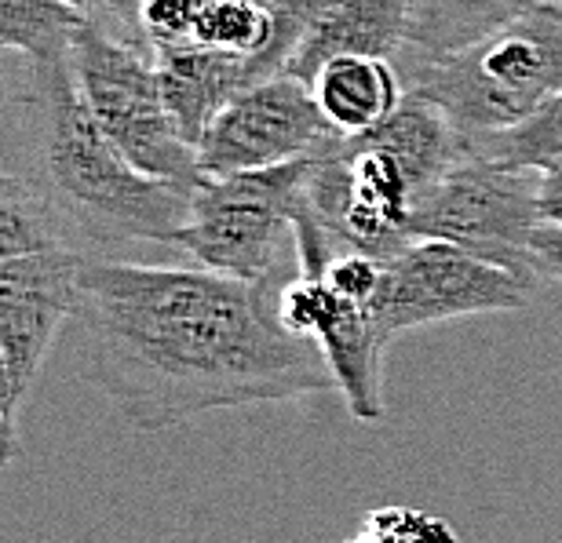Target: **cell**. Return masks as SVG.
<instances>
[{
    "label": "cell",
    "mask_w": 562,
    "mask_h": 543,
    "mask_svg": "<svg viewBox=\"0 0 562 543\" xmlns=\"http://www.w3.org/2000/svg\"><path fill=\"white\" fill-rule=\"evenodd\" d=\"M333 0H271V44L252 59V77H274L285 70L289 55L296 52V44L307 37V30L318 22V15L329 8Z\"/></svg>",
    "instance_id": "ffe728a7"
},
{
    "label": "cell",
    "mask_w": 562,
    "mask_h": 543,
    "mask_svg": "<svg viewBox=\"0 0 562 543\" xmlns=\"http://www.w3.org/2000/svg\"><path fill=\"white\" fill-rule=\"evenodd\" d=\"M468 150L438 106L409 95L355 135H333L311 165V208L336 241L373 259L409 245V208Z\"/></svg>",
    "instance_id": "3957f363"
},
{
    "label": "cell",
    "mask_w": 562,
    "mask_h": 543,
    "mask_svg": "<svg viewBox=\"0 0 562 543\" xmlns=\"http://www.w3.org/2000/svg\"><path fill=\"white\" fill-rule=\"evenodd\" d=\"M154 59H157V77H161L165 106L172 113L179 135L194 150L205 139L209 124L223 113V106L249 84H256L249 55L205 48V44L168 48L157 52Z\"/></svg>",
    "instance_id": "7c38bea8"
},
{
    "label": "cell",
    "mask_w": 562,
    "mask_h": 543,
    "mask_svg": "<svg viewBox=\"0 0 562 543\" xmlns=\"http://www.w3.org/2000/svg\"><path fill=\"white\" fill-rule=\"evenodd\" d=\"M260 4H263V8H267V4H271V0H260Z\"/></svg>",
    "instance_id": "484cf974"
},
{
    "label": "cell",
    "mask_w": 562,
    "mask_h": 543,
    "mask_svg": "<svg viewBox=\"0 0 562 543\" xmlns=\"http://www.w3.org/2000/svg\"><path fill=\"white\" fill-rule=\"evenodd\" d=\"M333 135L340 132L322 113L311 84L274 73L249 84L223 106L198 146V168L201 176L274 168L318 154Z\"/></svg>",
    "instance_id": "9c48e42d"
},
{
    "label": "cell",
    "mask_w": 562,
    "mask_h": 543,
    "mask_svg": "<svg viewBox=\"0 0 562 543\" xmlns=\"http://www.w3.org/2000/svg\"><path fill=\"white\" fill-rule=\"evenodd\" d=\"M85 19L70 0H0V52H19L26 63L66 59Z\"/></svg>",
    "instance_id": "2e32d148"
},
{
    "label": "cell",
    "mask_w": 562,
    "mask_h": 543,
    "mask_svg": "<svg viewBox=\"0 0 562 543\" xmlns=\"http://www.w3.org/2000/svg\"><path fill=\"white\" fill-rule=\"evenodd\" d=\"M26 110L33 143L30 183L52 201L88 256L125 245H172L190 216V190L139 172L92 117L70 55L30 63Z\"/></svg>",
    "instance_id": "7a4b0ae2"
},
{
    "label": "cell",
    "mask_w": 562,
    "mask_h": 543,
    "mask_svg": "<svg viewBox=\"0 0 562 543\" xmlns=\"http://www.w3.org/2000/svg\"><path fill=\"white\" fill-rule=\"evenodd\" d=\"M530 267L541 285L562 281V223H537L530 234Z\"/></svg>",
    "instance_id": "44dd1931"
},
{
    "label": "cell",
    "mask_w": 562,
    "mask_h": 543,
    "mask_svg": "<svg viewBox=\"0 0 562 543\" xmlns=\"http://www.w3.org/2000/svg\"><path fill=\"white\" fill-rule=\"evenodd\" d=\"M537 208H541L544 223H562V165L541 172V183H537Z\"/></svg>",
    "instance_id": "7402d4cb"
},
{
    "label": "cell",
    "mask_w": 562,
    "mask_h": 543,
    "mask_svg": "<svg viewBox=\"0 0 562 543\" xmlns=\"http://www.w3.org/2000/svg\"><path fill=\"white\" fill-rule=\"evenodd\" d=\"M322 113L340 135L373 128L395 113L406 99V81L391 59H369V55H340L325 63L311 81Z\"/></svg>",
    "instance_id": "4fadbf2b"
},
{
    "label": "cell",
    "mask_w": 562,
    "mask_h": 543,
    "mask_svg": "<svg viewBox=\"0 0 562 543\" xmlns=\"http://www.w3.org/2000/svg\"><path fill=\"white\" fill-rule=\"evenodd\" d=\"M311 165L314 154L256 172L201 176L172 248L245 285H271L296 274V223L311 205Z\"/></svg>",
    "instance_id": "5b68a950"
},
{
    "label": "cell",
    "mask_w": 562,
    "mask_h": 543,
    "mask_svg": "<svg viewBox=\"0 0 562 543\" xmlns=\"http://www.w3.org/2000/svg\"><path fill=\"white\" fill-rule=\"evenodd\" d=\"M8 106V84H4V77H0V113H4Z\"/></svg>",
    "instance_id": "d4e9b609"
},
{
    "label": "cell",
    "mask_w": 562,
    "mask_h": 543,
    "mask_svg": "<svg viewBox=\"0 0 562 543\" xmlns=\"http://www.w3.org/2000/svg\"><path fill=\"white\" fill-rule=\"evenodd\" d=\"M402 81L468 143L512 128L562 92V4L533 0L486 37L406 66Z\"/></svg>",
    "instance_id": "277c9868"
},
{
    "label": "cell",
    "mask_w": 562,
    "mask_h": 543,
    "mask_svg": "<svg viewBox=\"0 0 562 543\" xmlns=\"http://www.w3.org/2000/svg\"><path fill=\"white\" fill-rule=\"evenodd\" d=\"M409 26L413 0H333L307 30V37L296 44L281 73L311 84L322 66L340 55L395 63L398 55H406Z\"/></svg>",
    "instance_id": "8fae6325"
},
{
    "label": "cell",
    "mask_w": 562,
    "mask_h": 543,
    "mask_svg": "<svg viewBox=\"0 0 562 543\" xmlns=\"http://www.w3.org/2000/svg\"><path fill=\"white\" fill-rule=\"evenodd\" d=\"M194 44L256 59L271 44V11L260 0H198Z\"/></svg>",
    "instance_id": "ac0fdd59"
},
{
    "label": "cell",
    "mask_w": 562,
    "mask_h": 543,
    "mask_svg": "<svg viewBox=\"0 0 562 543\" xmlns=\"http://www.w3.org/2000/svg\"><path fill=\"white\" fill-rule=\"evenodd\" d=\"M541 172H515L464 150L409 208V241H449L471 256L537 281L530 267V234L541 223L537 208Z\"/></svg>",
    "instance_id": "52a82bcc"
},
{
    "label": "cell",
    "mask_w": 562,
    "mask_h": 543,
    "mask_svg": "<svg viewBox=\"0 0 562 543\" xmlns=\"http://www.w3.org/2000/svg\"><path fill=\"white\" fill-rule=\"evenodd\" d=\"M533 0H413L406 66L457 52L522 15Z\"/></svg>",
    "instance_id": "5bb4252c"
},
{
    "label": "cell",
    "mask_w": 562,
    "mask_h": 543,
    "mask_svg": "<svg viewBox=\"0 0 562 543\" xmlns=\"http://www.w3.org/2000/svg\"><path fill=\"white\" fill-rule=\"evenodd\" d=\"M533 296V281L508 267L471 256L449 241H409L398 256L384 259L373 310L384 332L395 339L475 314L522 310Z\"/></svg>",
    "instance_id": "ba28073f"
},
{
    "label": "cell",
    "mask_w": 562,
    "mask_h": 543,
    "mask_svg": "<svg viewBox=\"0 0 562 543\" xmlns=\"http://www.w3.org/2000/svg\"><path fill=\"white\" fill-rule=\"evenodd\" d=\"M468 146L486 161L515 168V172H548V168L562 165V92L548 99L541 110H533L526 121L482 135Z\"/></svg>",
    "instance_id": "e0dca14e"
},
{
    "label": "cell",
    "mask_w": 562,
    "mask_h": 543,
    "mask_svg": "<svg viewBox=\"0 0 562 543\" xmlns=\"http://www.w3.org/2000/svg\"><path fill=\"white\" fill-rule=\"evenodd\" d=\"M344 543H460V536L446 518L417 507H376Z\"/></svg>",
    "instance_id": "d6986e66"
},
{
    "label": "cell",
    "mask_w": 562,
    "mask_h": 543,
    "mask_svg": "<svg viewBox=\"0 0 562 543\" xmlns=\"http://www.w3.org/2000/svg\"><path fill=\"white\" fill-rule=\"evenodd\" d=\"M19 456V438H15V416L4 409V398H0V467H11Z\"/></svg>",
    "instance_id": "603a6c76"
},
{
    "label": "cell",
    "mask_w": 562,
    "mask_h": 543,
    "mask_svg": "<svg viewBox=\"0 0 562 543\" xmlns=\"http://www.w3.org/2000/svg\"><path fill=\"white\" fill-rule=\"evenodd\" d=\"M44 248H81L52 201L26 176L0 172V263ZM85 252V248H81Z\"/></svg>",
    "instance_id": "9a60e30c"
},
{
    "label": "cell",
    "mask_w": 562,
    "mask_h": 543,
    "mask_svg": "<svg viewBox=\"0 0 562 543\" xmlns=\"http://www.w3.org/2000/svg\"><path fill=\"white\" fill-rule=\"evenodd\" d=\"M278 285H245L198 263L88 256L70 318L81 376L139 434L336 391L322 350L278 325Z\"/></svg>",
    "instance_id": "6da1fadb"
},
{
    "label": "cell",
    "mask_w": 562,
    "mask_h": 543,
    "mask_svg": "<svg viewBox=\"0 0 562 543\" xmlns=\"http://www.w3.org/2000/svg\"><path fill=\"white\" fill-rule=\"evenodd\" d=\"M70 66L92 117L139 172L179 186L198 183V150L165 106L157 59L146 44L88 15L74 33Z\"/></svg>",
    "instance_id": "8992f818"
},
{
    "label": "cell",
    "mask_w": 562,
    "mask_h": 543,
    "mask_svg": "<svg viewBox=\"0 0 562 543\" xmlns=\"http://www.w3.org/2000/svg\"><path fill=\"white\" fill-rule=\"evenodd\" d=\"M70 4H74L77 11H85V15L99 19V15H106V11L117 4V0H70Z\"/></svg>",
    "instance_id": "cb8c5ba5"
},
{
    "label": "cell",
    "mask_w": 562,
    "mask_h": 543,
    "mask_svg": "<svg viewBox=\"0 0 562 543\" xmlns=\"http://www.w3.org/2000/svg\"><path fill=\"white\" fill-rule=\"evenodd\" d=\"M559 4H562V0H559Z\"/></svg>",
    "instance_id": "4316f807"
},
{
    "label": "cell",
    "mask_w": 562,
    "mask_h": 543,
    "mask_svg": "<svg viewBox=\"0 0 562 543\" xmlns=\"http://www.w3.org/2000/svg\"><path fill=\"white\" fill-rule=\"evenodd\" d=\"M85 263L81 248H44L0 263V398L15 420L52 339L74 318Z\"/></svg>",
    "instance_id": "30bf717a"
}]
</instances>
